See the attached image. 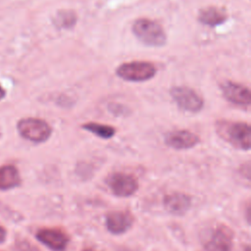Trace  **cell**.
I'll use <instances>...</instances> for the list:
<instances>
[{"instance_id":"5bb4252c","label":"cell","mask_w":251,"mask_h":251,"mask_svg":"<svg viewBox=\"0 0 251 251\" xmlns=\"http://www.w3.org/2000/svg\"><path fill=\"white\" fill-rule=\"evenodd\" d=\"M20 175L18 170L12 166L7 165L0 168V189H10L20 184Z\"/></svg>"},{"instance_id":"ffe728a7","label":"cell","mask_w":251,"mask_h":251,"mask_svg":"<svg viewBox=\"0 0 251 251\" xmlns=\"http://www.w3.org/2000/svg\"><path fill=\"white\" fill-rule=\"evenodd\" d=\"M0 137H1V130H0Z\"/></svg>"},{"instance_id":"8fae6325","label":"cell","mask_w":251,"mask_h":251,"mask_svg":"<svg viewBox=\"0 0 251 251\" xmlns=\"http://www.w3.org/2000/svg\"><path fill=\"white\" fill-rule=\"evenodd\" d=\"M222 88H223L224 96L231 103L240 105V106H249L250 105L251 95H250V91L247 87H245L239 83L226 81L223 85Z\"/></svg>"},{"instance_id":"6da1fadb","label":"cell","mask_w":251,"mask_h":251,"mask_svg":"<svg viewBox=\"0 0 251 251\" xmlns=\"http://www.w3.org/2000/svg\"><path fill=\"white\" fill-rule=\"evenodd\" d=\"M217 129L220 135L232 146L249 150L251 146V129L245 123H218Z\"/></svg>"},{"instance_id":"7c38bea8","label":"cell","mask_w":251,"mask_h":251,"mask_svg":"<svg viewBox=\"0 0 251 251\" xmlns=\"http://www.w3.org/2000/svg\"><path fill=\"white\" fill-rule=\"evenodd\" d=\"M190 206V197L183 193L174 192L164 197V207L172 215L182 216L189 210Z\"/></svg>"},{"instance_id":"8992f818","label":"cell","mask_w":251,"mask_h":251,"mask_svg":"<svg viewBox=\"0 0 251 251\" xmlns=\"http://www.w3.org/2000/svg\"><path fill=\"white\" fill-rule=\"evenodd\" d=\"M105 181L113 194L118 197H129L138 189L137 180L125 173H114L108 176Z\"/></svg>"},{"instance_id":"4fadbf2b","label":"cell","mask_w":251,"mask_h":251,"mask_svg":"<svg viewBox=\"0 0 251 251\" xmlns=\"http://www.w3.org/2000/svg\"><path fill=\"white\" fill-rule=\"evenodd\" d=\"M226 17L225 10L218 7H208L200 11L199 21L206 25L216 26L223 24Z\"/></svg>"},{"instance_id":"ba28073f","label":"cell","mask_w":251,"mask_h":251,"mask_svg":"<svg viewBox=\"0 0 251 251\" xmlns=\"http://www.w3.org/2000/svg\"><path fill=\"white\" fill-rule=\"evenodd\" d=\"M36 238L53 251H63L69 243V237L64 232L52 228L40 229Z\"/></svg>"},{"instance_id":"3957f363","label":"cell","mask_w":251,"mask_h":251,"mask_svg":"<svg viewBox=\"0 0 251 251\" xmlns=\"http://www.w3.org/2000/svg\"><path fill=\"white\" fill-rule=\"evenodd\" d=\"M17 128L22 137L36 143L46 141L52 131L50 126L45 121L36 118L20 120Z\"/></svg>"},{"instance_id":"52a82bcc","label":"cell","mask_w":251,"mask_h":251,"mask_svg":"<svg viewBox=\"0 0 251 251\" xmlns=\"http://www.w3.org/2000/svg\"><path fill=\"white\" fill-rule=\"evenodd\" d=\"M171 95L177 106L184 111L197 113L203 108V100L193 89L186 86H176L171 89Z\"/></svg>"},{"instance_id":"30bf717a","label":"cell","mask_w":251,"mask_h":251,"mask_svg":"<svg viewBox=\"0 0 251 251\" xmlns=\"http://www.w3.org/2000/svg\"><path fill=\"white\" fill-rule=\"evenodd\" d=\"M165 142L174 149H189L199 142V137L188 130H175L166 135Z\"/></svg>"},{"instance_id":"9a60e30c","label":"cell","mask_w":251,"mask_h":251,"mask_svg":"<svg viewBox=\"0 0 251 251\" xmlns=\"http://www.w3.org/2000/svg\"><path fill=\"white\" fill-rule=\"evenodd\" d=\"M82 127L84 129L94 133L95 135H97L101 138H104V139L111 138L115 134V128L110 126H106V125H101V124H96V123H88L86 125H83Z\"/></svg>"},{"instance_id":"e0dca14e","label":"cell","mask_w":251,"mask_h":251,"mask_svg":"<svg viewBox=\"0 0 251 251\" xmlns=\"http://www.w3.org/2000/svg\"><path fill=\"white\" fill-rule=\"evenodd\" d=\"M5 237H6V231L4 228L0 226V243L5 240Z\"/></svg>"},{"instance_id":"5b68a950","label":"cell","mask_w":251,"mask_h":251,"mask_svg":"<svg viewBox=\"0 0 251 251\" xmlns=\"http://www.w3.org/2000/svg\"><path fill=\"white\" fill-rule=\"evenodd\" d=\"M232 238V231L228 227L219 226L204 235L203 245L206 251H231Z\"/></svg>"},{"instance_id":"277c9868","label":"cell","mask_w":251,"mask_h":251,"mask_svg":"<svg viewBox=\"0 0 251 251\" xmlns=\"http://www.w3.org/2000/svg\"><path fill=\"white\" fill-rule=\"evenodd\" d=\"M156 74L153 64L143 61L125 63L117 69V75L128 81H144L152 78Z\"/></svg>"},{"instance_id":"7a4b0ae2","label":"cell","mask_w":251,"mask_h":251,"mask_svg":"<svg viewBox=\"0 0 251 251\" xmlns=\"http://www.w3.org/2000/svg\"><path fill=\"white\" fill-rule=\"evenodd\" d=\"M132 31L139 41L148 46H162L166 42L164 29L152 20H137L132 25Z\"/></svg>"},{"instance_id":"d6986e66","label":"cell","mask_w":251,"mask_h":251,"mask_svg":"<svg viewBox=\"0 0 251 251\" xmlns=\"http://www.w3.org/2000/svg\"><path fill=\"white\" fill-rule=\"evenodd\" d=\"M84 251H93V250H84Z\"/></svg>"},{"instance_id":"2e32d148","label":"cell","mask_w":251,"mask_h":251,"mask_svg":"<svg viewBox=\"0 0 251 251\" xmlns=\"http://www.w3.org/2000/svg\"><path fill=\"white\" fill-rule=\"evenodd\" d=\"M58 26L63 27H70L75 23V16L74 13L70 11H64L60 12L55 20Z\"/></svg>"},{"instance_id":"9c48e42d","label":"cell","mask_w":251,"mask_h":251,"mask_svg":"<svg viewBox=\"0 0 251 251\" xmlns=\"http://www.w3.org/2000/svg\"><path fill=\"white\" fill-rule=\"evenodd\" d=\"M133 224V217L128 212H111L106 217V226L113 234H122L127 231Z\"/></svg>"},{"instance_id":"ac0fdd59","label":"cell","mask_w":251,"mask_h":251,"mask_svg":"<svg viewBox=\"0 0 251 251\" xmlns=\"http://www.w3.org/2000/svg\"><path fill=\"white\" fill-rule=\"evenodd\" d=\"M5 95H6V92H5V90H4V88L1 86V84H0V100H2L4 97H5Z\"/></svg>"}]
</instances>
